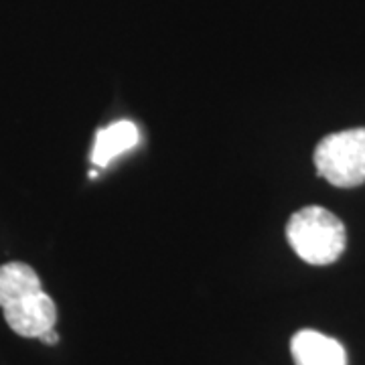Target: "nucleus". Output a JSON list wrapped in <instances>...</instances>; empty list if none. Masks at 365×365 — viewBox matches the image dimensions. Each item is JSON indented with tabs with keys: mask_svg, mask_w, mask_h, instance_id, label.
Segmentation results:
<instances>
[{
	"mask_svg": "<svg viewBox=\"0 0 365 365\" xmlns=\"http://www.w3.org/2000/svg\"><path fill=\"white\" fill-rule=\"evenodd\" d=\"M287 240L300 260L313 266H327L339 260L347 234L343 222L329 209L309 205L290 215Z\"/></svg>",
	"mask_w": 365,
	"mask_h": 365,
	"instance_id": "f03ea898",
	"label": "nucleus"
},
{
	"mask_svg": "<svg viewBox=\"0 0 365 365\" xmlns=\"http://www.w3.org/2000/svg\"><path fill=\"white\" fill-rule=\"evenodd\" d=\"M39 339L43 341V343H47V345H55V343L59 341V335H57V331H55V329H51V331L43 333Z\"/></svg>",
	"mask_w": 365,
	"mask_h": 365,
	"instance_id": "423d86ee",
	"label": "nucleus"
},
{
	"mask_svg": "<svg viewBox=\"0 0 365 365\" xmlns=\"http://www.w3.org/2000/svg\"><path fill=\"white\" fill-rule=\"evenodd\" d=\"M314 167L327 182L351 189L365 182V128L333 132L314 148Z\"/></svg>",
	"mask_w": 365,
	"mask_h": 365,
	"instance_id": "7ed1b4c3",
	"label": "nucleus"
},
{
	"mask_svg": "<svg viewBox=\"0 0 365 365\" xmlns=\"http://www.w3.org/2000/svg\"><path fill=\"white\" fill-rule=\"evenodd\" d=\"M297 365H347V353L339 341L313 329H302L290 341Z\"/></svg>",
	"mask_w": 365,
	"mask_h": 365,
	"instance_id": "20e7f679",
	"label": "nucleus"
},
{
	"mask_svg": "<svg viewBox=\"0 0 365 365\" xmlns=\"http://www.w3.org/2000/svg\"><path fill=\"white\" fill-rule=\"evenodd\" d=\"M0 309L16 335L39 339L55 329L57 307L41 287L39 274L25 262L0 266Z\"/></svg>",
	"mask_w": 365,
	"mask_h": 365,
	"instance_id": "f257e3e1",
	"label": "nucleus"
},
{
	"mask_svg": "<svg viewBox=\"0 0 365 365\" xmlns=\"http://www.w3.org/2000/svg\"><path fill=\"white\" fill-rule=\"evenodd\" d=\"M138 128L130 120H120L96 132V144L91 150V163L96 167H106L118 155L130 150L138 144Z\"/></svg>",
	"mask_w": 365,
	"mask_h": 365,
	"instance_id": "39448f33",
	"label": "nucleus"
}]
</instances>
